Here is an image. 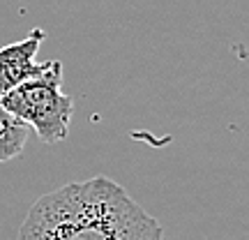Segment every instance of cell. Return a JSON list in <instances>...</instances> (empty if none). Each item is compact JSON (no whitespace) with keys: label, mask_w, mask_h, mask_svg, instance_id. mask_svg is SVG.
Segmentation results:
<instances>
[{"label":"cell","mask_w":249,"mask_h":240,"mask_svg":"<svg viewBox=\"0 0 249 240\" xmlns=\"http://www.w3.org/2000/svg\"><path fill=\"white\" fill-rule=\"evenodd\" d=\"M14 240H166L161 224L107 176L39 196Z\"/></svg>","instance_id":"obj_1"},{"label":"cell","mask_w":249,"mask_h":240,"mask_svg":"<svg viewBox=\"0 0 249 240\" xmlns=\"http://www.w3.org/2000/svg\"><path fill=\"white\" fill-rule=\"evenodd\" d=\"M0 104L21 123L33 127L46 146L65 141L70 134L74 99L67 92H62L60 60H49L42 74L5 92L0 97Z\"/></svg>","instance_id":"obj_2"},{"label":"cell","mask_w":249,"mask_h":240,"mask_svg":"<svg viewBox=\"0 0 249 240\" xmlns=\"http://www.w3.org/2000/svg\"><path fill=\"white\" fill-rule=\"evenodd\" d=\"M46 33L35 28L33 33L18 42L0 46V97L21 86L23 81L33 79L46 70V62H37L35 55L44 42Z\"/></svg>","instance_id":"obj_3"},{"label":"cell","mask_w":249,"mask_h":240,"mask_svg":"<svg viewBox=\"0 0 249 240\" xmlns=\"http://www.w3.org/2000/svg\"><path fill=\"white\" fill-rule=\"evenodd\" d=\"M28 134H30L28 125L14 118L9 111H5L0 104V164L14 160L23 152L28 143Z\"/></svg>","instance_id":"obj_4"}]
</instances>
